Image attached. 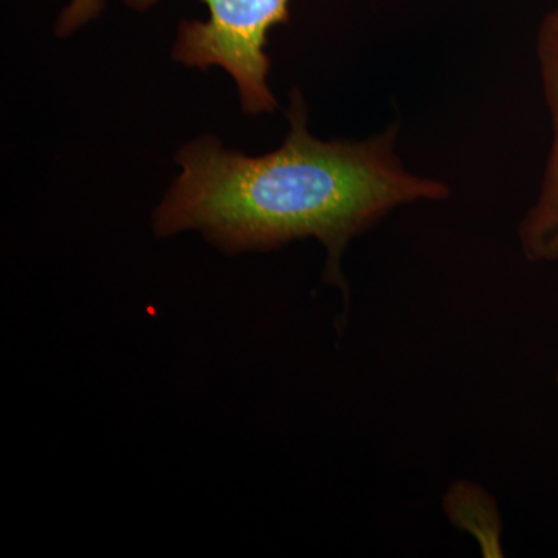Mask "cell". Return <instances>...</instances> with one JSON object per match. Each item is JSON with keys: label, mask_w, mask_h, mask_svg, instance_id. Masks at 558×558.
I'll return each instance as SVG.
<instances>
[{"label": "cell", "mask_w": 558, "mask_h": 558, "mask_svg": "<svg viewBox=\"0 0 558 558\" xmlns=\"http://www.w3.org/2000/svg\"><path fill=\"white\" fill-rule=\"evenodd\" d=\"M159 0H126L132 9H149ZM207 21H183L172 57L197 69L222 68L240 92L248 116L274 112L277 98L269 86L267 36L289 21L290 0H202Z\"/></svg>", "instance_id": "2"}, {"label": "cell", "mask_w": 558, "mask_h": 558, "mask_svg": "<svg viewBox=\"0 0 558 558\" xmlns=\"http://www.w3.org/2000/svg\"><path fill=\"white\" fill-rule=\"evenodd\" d=\"M288 119L284 143L264 156L223 149L211 137L179 150L182 172L156 209L154 231H201L227 253L314 238L328 256L325 281L348 306L341 259L349 242L402 205L447 199L450 189L403 167L396 126L360 142H325L311 134L299 90L290 92Z\"/></svg>", "instance_id": "1"}, {"label": "cell", "mask_w": 558, "mask_h": 558, "mask_svg": "<svg viewBox=\"0 0 558 558\" xmlns=\"http://www.w3.org/2000/svg\"><path fill=\"white\" fill-rule=\"evenodd\" d=\"M537 60L553 137L537 197L519 226V241L529 263L546 264L558 260V9L539 24Z\"/></svg>", "instance_id": "3"}, {"label": "cell", "mask_w": 558, "mask_h": 558, "mask_svg": "<svg viewBox=\"0 0 558 558\" xmlns=\"http://www.w3.org/2000/svg\"><path fill=\"white\" fill-rule=\"evenodd\" d=\"M556 381H557V388H558V365H557V373H556Z\"/></svg>", "instance_id": "5"}, {"label": "cell", "mask_w": 558, "mask_h": 558, "mask_svg": "<svg viewBox=\"0 0 558 558\" xmlns=\"http://www.w3.org/2000/svg\"><path fill=\"white\" fill-rule=\"evenodd\" d=\"M105 0H70L68 7L61 11L54 31L60 36L72 35L73 32L95 20L101 13Z\"/></svg>", "instance_id": "4"}]
</instances>
